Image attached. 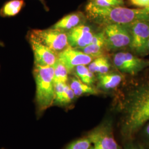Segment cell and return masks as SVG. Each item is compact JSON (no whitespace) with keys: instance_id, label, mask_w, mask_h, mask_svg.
I'll use <instances>...</instances> for the list:
<instances>
[{"instance_id":"cell-1","label":"cell","mask_w":149,"mask_h":149,"mask_svg":"<svg viewBox=\"0 0 149 149\" xmlns=\"http://www.w3.org/2000/svg\"><path fill=\"white\" fill-rule=\"evenodd\" d=\"M120 110L121 133L124 138H131L149 121V81L128 92Z\"/></svg>"},{"instance_id":"cell-2","label":"cell","mask_w":149,"mask_h":149,"mask_svg":"<svg viewBox=\"0 0 149 149\" xmlns=\"http://www.w3.org/2000/svg\"><path fill=\"white\" fill-rule=\"evenodd\" d=\"M86 11L91 21L103 26L127 25L136 22L149 21V7L129 8L120 6L97 7L87 4Z\"/></svg>"},{"instance_id":"cell-3","label":"cell","mask_w":149,"mask_h":149,"mask_svg":"<svg viewBox=\"0 0 149 149\" xmlns=\"http://www.w3.org/2000/svg\"><path fill=\"white\" fill-rule=\"evenodd\" d=\"M33 74L36 85L35 103L38 113L41 114L53 106L55 98L54 66L34 65Z\"/></svg>"},{"instance_id":"cell-4","label":"cell","mask_w":149,"mask_h":149,"mask_svg":"<svg viewBox=\"0 0 149 149\" xmlns=\"http://www.w3.org/2000/svg\"><path fill=\"white\" fill-rule=\"evenodd\" d=\"M28 33L56 53H60L69 46L67 32L59 29H31Z\"/></svg>"},{"instance_id":"cell-5","label":"cell","mask_w":149,"mask_h":149,"mask_svg":"<svg viewBox=\"0 0 149 149\" xmlns=\"http://www.w3.org/2000/svg\"><path fill=\"white\" fill-rule=\"evenodd\" d=\"M103 33L108 51L117 50L130 46L132 37L127 25L112 24L104 26Z\"/></svg>"},{"instance_id":"cell-6","label":"cell","mask_w":149,"mask_h":149,"mask_svg":"<svg viewBox=\"0 0 149 149\" xmlns=\"http://www.w3.org/2000/svg\"><path fill=\"white\" fill-rule=\"evenodd\" d=\"M87 136L98 149H120L114 137L111 122L102 123L91 131Z\"/></svg>"},{"instance_id":"cell-7","label":"cell","mask_w":149,"mask_h":149,"mask_svg":"<svg viewBox=\"0 0 149 149\" xmlns=\"http://www.w3.org/2000/svg\"><path fill=\"white\" fill-rule=\"evenodd\" d=\"M113 61L119 71L131 75L137 74L149 66V61L139 58L128 52H118L114 54Z\"/></svg>"},{"instance_id":"cell-8","label":"cell","mask_w":149,"mask_h":149,"mask_svg":"<svg viewBox=\"0 0 149 149\" xmlns=\"http://www.w3.org/2000/svg\"><path fill=\"white\" fill-rule=\"evenodd\" d=\"M131 34L130 48L134 52L143 54L147 50L149 39V21H139L127 24Z\"/></svg>"},{"instance_id":"cell-9","label":"cell","mask_w":149,"mask_h":149,"mask_svg":"<svg viewBox=\"0 0 149 149\" xmlns=\"http://www.w3.org/2000/svg\"><path fill=\"white\" fill-rule=\"evenodd\" d=\"M27 39L34 54V65L53 66L58 59V54L38 41L29 33L27 34Z\"/></svg>"},{"instance_id":"cell-10","label":"cell","mask_w":149,"mask_h":149,"mask_svg":"<svg viewBox=\"0 0 149 149\" xmlns=\"http://www.w3.org/2000/svg\"><path fill=\"white\" fill-rule=\"evenodd\" d=\"M58 59L64 64L70 73L77 66L90 64L94 58L79 49L69 46L58 54Z\"/></svg>"},{"instance_id":"cell-11","label":"cell","mask_w":149,"mask_h":149,"mask_svg":"<svg viewBox=\"0 0 149 149\" xmlns=\"http://www.w3.org/2000/svg\"><path fill=\"white\" fill-rule=\"evenodd\" d=\"M69 46L75 49L85 48L90 44L94 37L90 27L81 24L67 32Z\"/></svg>"},{"instance_id":"cell-12","label":"cell","mask_w":149,"mask_h":149,"mask_svg":"<svg viewBox=\"0 0 149 149\" xmlns=\"http://www.w3.org/2000/svg\"><path fill=\"white\" fill-rule=\"evenodd\" d=\"M76 96L68 83L55 84L53 105L66 107L73 103Z\"/></svg>"},{"instance_id":"cell-13","label":"cell","mask_w":149,"mask_h":149,"mask_svg":"<svg viewBox=\"0 0 149 149\" xmlns=\"http://www.w3.org/2000/svg\"><path fill=\"white\" fill-rule=\"evenodd\" d=\"M77 49L90 55L94 59L104 56L108 49L107 48L106 39L103 32H99L95 34L90 44L85 48Z\"/></svg>"},{"instance_id":"cell-14","label":"cell","mask_w":149,"mask_h":149,"mask_svg":"<svg viewBox=\"0 0 149 149\" xmlns=\"http://www.w3.org/2000/svg\"><path fill=\"white\" fill-rule=\"evenodd\" d=\"M85 21V16L81 12H74L63 17L57 22L52 28L67 32Z\"/></svg>"},{"instance_id":"cell-15","label":"cell","mask_w":149,"mask_h":149,"mask_svg":"<svg viewBox=\"0 0 149 149\" xmlns=\"http://www.w3.org/2000/svg\"><path fill=\"white\" fill-rule=\"evenodd\" d=\"M68 84L76 97L98 95L101 92L92 86L86 84L76 76L69 79Z\"/></svg>"},{"instance_id":"cell-16","label":"cell","mask_w":149,"mask_h":149,"mask_svg":"<svg viewBox=\"0 0 149 149\" xmlns=\"http://www.w3.org/2000/svg\"><path fill=\"white\" fill-rule=\"evenodd\" d=\"M98 87L103 90H111L117 88L122 82L123 76L117 73L98 74L97 76Z\"/></svg>"},{"instance_id":"cell-17","label":"cell","mask_w":149,"mask_h":149,"mask_svg":"<svg viewBox=\"0 0 149 149\" xmlns=\"http://www.w3.org/2000/svg\"><path fill=\"white\" fill-rule=\"evenodd\" d=\"M26 6L24 0H10L7 1L0 9V16L12 17L18 15Z\"/></svg>"},{"instance_id":"cell-18","label":"cell","mask_w":149,"mask_h":149,"mask_svg":"<svg viewBox=\"0 0 149 149\" xmlns=\"http://www.w3.org/2000/svg\"><path fill=\"white\" fill-rule=\"evenodd\" d=\"M111 64L105 56L98 57L93 59L88 65V69L93 73L103 74L109 72Z\"/></svg>"},{"instance_id":"cell-19","label":"cell","mask_w":149,"mask_h":149,"mask_svg":"<svg viewBox=\"0 0 149 149\" xmlns=\"http://www.w3.org/2000/svg\"><path fill=\"white\" fill-rule=\"evenodd\" d=\"M54 81L55 84L57 83H68L69 81V70L59 59L54 65Z\"/></svg>"},{"instance_id":"cell-20","label":"cell","mask_w":149,"mask_h":149,"mask_svg":"<svg viewBox=\"0 0 149 149\" xmlns=\"http://www.w3.org/2000/svg\"><path fill=\"white\" fill-rule=\"evenodd\" d=\"M76 77L81 81L88 85L92 86L96 81L94 74L92 73L86 65H79L74 69Z\"/></svg>"},{"instance_id":"cell-21","label":"cell","mask_w":149,"mask_h":149,"mask_svg":"<svg viewBox=\"0 0 149 149\" xmlns=\"http://www.w3.org/2000/svg\"><path fill=\"white\" fill-rule=\"evenodd\" d=\"M92 142L87 136L76 140L65 148V149H90Z\"/></svg>"},{"instance_id":"cell-22","label":"cell","mask_w":149,"mask_h":149,"mask_svg":"<svg viewBox=\"0 0 149 149\" xmlns=\"http://www.w3.org/2000/svg\"><path fill=\"white\" fill-rule=\"evenodd\" d=\"M133 5L140 8L149 7V0H130Z\"/></svg>"},{"instance_id":"cell-23","label":"cell","mask_w":149,"mask_h":149,"mask_svg":"<svg viewBox=\"0 0 149 149\" xmlns=\"http://www.w3.org/2000/svg\"><path fill=\"white\" fill-rule=\"evenodd\" d=\"M145 128L143 130V136L149 143V121L145 125Z\"/></svg>"},{"instance_id":"cell-24","label":"cell","mask_w":149,"mask_h":149,"mask_svg":"<svg viewBox=\"0 0 149 149\" xmlns=\"http://www.w3.org/2000/svg\"><path fill=\"white\" fill-rule=\"evenodd\" d=\"M125 149H144L142 146L139 145L138 144H129L126 146Z\"/></svg>"},{"instance_id":"cell-25","label":"cell","mask_w":149,"mask_h":149,"mask_svg":"<svg viewBox=\"0 0 149 149\" xmlns=\"http://www.w3.org/2000/svg\"><path fill=\"white\" fill-rule=\"evenodd\" d=\"M4 46H5L4 43H3L2 42H1V41H0V47H4Z\"/></svg>"},{"instance_id":"cell-26","label":"cell","mask_w":149,"mask_h":149,"mask_svg":"<svg viewBox=\"0 0 149 149\" xmlns=\"http://www.w3.org/2000/svg\"><path fill=\"white\" fill-rule=\"evenodd\" d=\"M149 49V40H148V44H147V50H148Z\"/></svg>"},{"instance_id":"cell-27","label":"cell","mask_w":149,"mask_h":149,"mask_svg":"<svg viewBox=\"0 0 149 149\" xmlns=\"http://www.w3.org/2000/svg\"><path fill=\"white\" fill-rule=\"evenodd\" d=\"M90 149H98L97 148H96V146H93V147H91V148Z\"/></svg>"},{"instance_id":"cell-28","label":"cell","mask_w":149,"mask_h":149,"mask_svg":"<svg viewBox=\"0 0 149 149\" xmlns=\"http://www.w3.org/2000/svg\"><path fill=\"white\" fill-rule=\"evenodd\" d=\"M43 4H44L45 5V2H44V0H39Z\"/></svg>"},{"instance_id":"cell-29","label":"cell","mask_w":149,"mask_h":149,"mask_svg":"<svg viewBox=\"0 0 149 149\" xmlns=\"http://www.w3.org/2000/svg\"><path fill=\"white\" fill-rule=\"evenodd\" d=\"M120 1H122V2H123V0H120Z\"/></svg>"}]
</instances>
